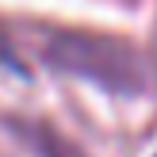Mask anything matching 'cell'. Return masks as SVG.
Listing matches in <instances>:
<instances>
[{
	"label": "cell",
	"instance_id": "7a4b0ae2",
	"mask_svg": "<svg viewBox=\"0 0 157 157\" xmlns=\"http://www.w3.org/2000/svg\"><path fill=\"white\" fill-rule=\"evenodd\" d=\"M0 65H8V69H19V61H15V54L8 50V46H0Z\"/></svg>",
	"mask_w": 157,
	"mask_h": 157
},
{
	"label": "cell",
	"instance_id": "6da1fadb",
	"mask_svg": "<svg viewBox=\"0 0 157 157\" xmlns=\"http://www.w3.org/2000/svg\"><path fill=\"white\" fill-rule=\"evenodd\" d=\"M46 61L111 92H142L150 84V61L130 42L107 35H54L46 42Z\"/></svg>",
	"mask_w": 157,
	"mask_h": 157
}]
</instances>
